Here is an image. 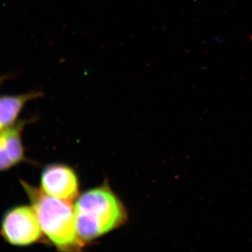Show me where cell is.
<instances>
[{"instance_id": "6da1fadb", "label": "cell", "mask_w": 252, "mask_h": 252, "mask_svg": "<svg viewBox=\"0 0 252 252\" xmlns=\"http://www.w3.org/2000/svg\"><path fill=\"white\" fill-rule=\"evenodd\" d=\"M76 228L87 244L125 224L127 212L107 182L79 195L75 205Z\"/></svg>"}, {"instance_id": "7a4b0ae2", "label": "cell", "mask_w": 252, "mask_h": 252, "mask_svg": "<svg viewBox=\"0 0 252 252\" xmlns=\"http://www.w3.org/2000/svg\"><path fill=\"white\" fill-rule=\"evenodd\" d=\"M34 209L44 235L58 251L78 252L85 247L76 228L74 207L70 202L44 193L40 188L20 180Z\"/></svg>"}, {"instance_id": "3957f363", "label": "cell", "mask_w": 252, "mask_h": 252, "mask_svg": "<svg viewBox=\"0 0 252 252\" xmlns=\"http://www.w3.org/2000/svg\"><path fill=\"white\" fill-rule=\"evenodd\" d=\"M0 235L16 247H27L44 241V233L34 209L18 205L5 212L0 223Z\"/></svg>"}, {"instance_id": "277c9868", "label": "cell", "mask_w": 252, "mask_h": 252, "mask_svg": "<svg viewBox=\"0 0 252 252\" xmlns=\"http://www.w3.org/2000/svg\"><path fill=\"white\" fill-rule=\"evenodd\" d=\"M40 185V189L47 195L70 203L79 195L77 174L72 167L63 164H51L44 167Z\"/></svg>"}, {"instance_id": "5b68a950", "label": "cell", "mask_w": 252, "mask_h": 252, "mask_svg": "<svg viewBox=\"0 0 252 252\" xmlns=\"http://www.w3.org/2000/svg\"><path fill=\"white\" fill-rule=\"evenodd\" d=\"M29 120H20L0 132V172L28 161L23 144V131Z\"/></svg>"}, {"instance_id": "8992f818", "label": "cell", "mask_w": 252, "mask_h": 252, "mask_svg": "<svg viewBox=\"0 0 252 252\" xmlns=\"http://www.w3.org/2000/svg\"><path fill=\"white\" fill-rule=\"evenodd\" d=\"M43 96L44 94L41 91L0 95V132L18 122L20 114L28 102Z\"/></svg>"}, {"instance_id": "52a82bcc", "label": "cell", "mask_w": 252, "mask_h": 252, "mask_svg": "<svg viewBox=\"0 0 252 252\" xmlns=\"http://www.w3.org/2000/svg\"><path fill=\"white\" fill-rule=\"evenodd\" d=\"M10 78H11V76L8 75V74H4V75L1 76V77H0V86L2 85L5 81L8 80Z\"/></svg>"}]
</instances>
